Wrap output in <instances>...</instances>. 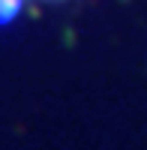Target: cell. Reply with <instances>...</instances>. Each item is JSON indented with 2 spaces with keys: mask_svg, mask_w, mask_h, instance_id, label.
Here are the masks:
<instances>
[{
  "mask_svg": "<svg viewBox=\"0 0 147 150\" xmlns=\"http://www.w3.org/2000/svg\"><path fill=\"white\" fill-rule=\"evenodd\" d=\"M24 6V0H0V27H6L18 18V12Z\"/></svg>",
  "mask_w": 147,
  "mask_h": 150,
  "instance_id": "1",
  "label": "cell"
}]
</instances>
